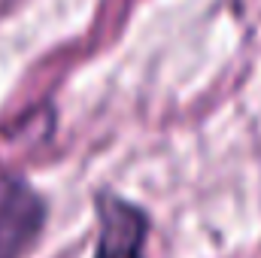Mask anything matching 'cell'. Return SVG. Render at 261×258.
Listing matches in <instances>:
<instances>
[{"mask_svg":"<svg viewBox=\"0 0 261 258\" xmlns=\"http://www.w3.org/2000/svg\"><path fill=\"white\" fill-rule=\"evenodd\" d=\"M146 216L119 197H100V240L94 258H143Z\"/></svg>","mask_w":261,"mask_h":258,"instance_id":"2","label":"cell"},{"mask_svg":"<svg viewBox=\"0 0 261 258\" xmlns=\"http://www.w3.org/2000/svg\"><path fill=\"white\" fill-rule=\"evenodd\" d=\"M43 228V203L18 176L0 170V258H18Z\"/></svg>","mask_w":261,"mask_h":258,"instance_id":"1","label":"cell"}]
</instances>
